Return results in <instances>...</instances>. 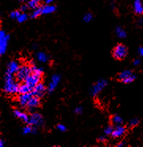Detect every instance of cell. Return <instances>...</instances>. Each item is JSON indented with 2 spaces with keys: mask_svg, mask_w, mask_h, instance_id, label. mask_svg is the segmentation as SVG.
<instances>
[{
  "mask_svg": "<svg viewBox=\"0 0 143 147\" xmlns=\"http://www.w3.org/2000/svg\"><path fill=\"white\" fill-rule=\"evenodd\" d=\"M111 123L115 126H119V125L123 124V120L122 119L119 115H114L111 116Z\"/></svg>",
  "mask_w": 143,
  "mask_h": 147,
  "instance_id": "obj_19",
  "label": "cell"
},
{
  "mask_svg": "<svg viewBox=\"0 0 143 147\" xmlns=\"http://www.w3.org/2000/svg\"><path fill=\"white\" fill-rule=\"evenodd\" d=\"M36 58H37V59H38L39 61L43 62V63L47 62L48 59V55L45 54V53H44V52H39L38 54L36 55Z\"/></svg>",
  "mask_w": 143,
  "mask_h": 147,
  "instance_id": "obj_24",
  "label": "cell"
},
{
  "mask_svg": "<svg viewBox=\"0 0 143 147\" xmlns=\"http://www.w3.org/2000/svg\"><path fill=\"white\" fill-rule=\"evenodd\" d=\"M108 85V82L105 79H101L97 82H96L91 88V95L92 96H96L98 95L99 93L106 86Z\"/></svg>",
  "mask_w": 143,
  "mask_h": 147,
  "instance_id": "obj_6",
  "label": "cell"
},
{
  "mask_svg": "<svg viewBox=\"0 0 143 147\" xmlns=\"http://www.w3.org/2000/svg\"><path fill=\"white\" fill-rule=\"evenodd\" d=\"M99 141L100 142H105V137H101L100 138H99Z\"/></svg>",
  "mask_w": 143,
  "mask_h": 147,
  "instance_id": "obj_37",
  "label": "cell"
},
{
  "mask_svg": "<svg viewBox=\"0 0 143 147\" xmlns=\"http://www.w3.org/2000/svg\"><path fill=\"white\" fill-rule=\"evenodd\" d=\"M32 97V93L20 94V96H18V102H19L20 105L22 106V107H26V106H28L29 100H31Z\"/></svg>",
  "mask_w": 143,
  "mask_h": 147,
  "instance_id": "obj_10",
  "label": "cell"
},
{
  "mask_svg": "<svg viewBox=\"0 0 143 147\" xmlns=\"http://www.w3.org/2000/svg\"><path fill=\"white\" fill-rule=\"evenodd\" d=\"M118 80L122 82L123 83L125 84H130L132 82L135 80L136 76L133 73V71L130 70H125L122 71L121 73L118 74Z\"/></svg>",
  "mask_w": 143,
  "mask_h": 147,
  "instance_id": "obj_3",
  "label": "cell"
},
{
  "mask_svg": "<svg viewBox=\"0 0 143 147\" xmlns=\"http://www.w3.org/2000/svg\"><path fill=\"white\" fill-rule=\"evenodd\" d=\"M124 143H125L124 142H120V144H118L117 146H123Z\"/></svg>",
  "mask_w": 143,
  "mask_h": 147,
  "instance_id": "obj_39",
  "label": "cell"
},
{
  "mask_svg": "<svg viewBox=\"0 0 143 147\" xmlns=\"http://www.w3.org/2000/svg\"><path fill=\"white\" fill-rule=\"evenodd\" d=\"M32 74L31 67L29 65H22L15 74V78L18 82H25Z\"/></svg>",
  "mask_w": 143,
  "mask_h": 147,
  "instance_id": "obj_2",
  "label": "cell"
},
{
  "mask_svg": "<svg viewBox=\"0 0 143 147\" xmlns=\"http://www.w3.org/2000/svg\"><path fill=\"white\" fill-rule=\"evenodd\" d=\"M45 91H46V89H45V85L41 82L38 83L36 86L32 90V96H38V97H42V96L45 95Z\"/></svg>",
  "mask_w": 143,
  "mask_h": 147,
  "instance_id": "obj_9",
  "label": "cell"
},
{
  "mask_svg": "<svg viewBox=\"0 0 143 147\" xmlns=\"http://www.w3.org/2000/svg\"><path fill=\"white\" fill-rule=\"evenodd\" d=\"M41 79V75H38V74H35L32 73L29 75V77L27 78V79L25 81V82H26L27 85H29V86L31 87L32 89H33L37 84L40 82Z\"/></svg>",
  "mask_w": 143,
  "mask_h": 147,
  "instance_id": "obj_8",
  "label": "cell"
},
{
  "mask_svg": "<svg viewBox=\"0 0 143 147\" xmlns=\"http://www.w3.org/2000/svg\"><path fill=\"white\" fill-rule=\"evenodd\" d=\"M127 47L123 44L117 45L112 51V55L113 57L117 60H122L127 56Z\"/></svg>",
  "mask_w": 143,
  "mask_h": 147,
  "instance_id": "obj_4",
  "label": "cell"
},
{
  "mask_svg": "<svg viewBox=\"0 0 143 147\" xmlns=\"http://www.w3.org/2000/svg\"><path fill=\"white\" fill-rule=\"evenodd\" d=\"M28 18V15L25 13L24 12H22V13H20L19 16L18 17V18H17V21L19 23H22L24 22H26V20Z\"/></svg>",
  "mask_w": 143,
  "mask_h": 147,
  "instance_id": "obj_25",
  "label": "cell"
},
{
  "mask_svg": "<svg viewBox=\"0 0 143 147\" xmlns=\"http://www.w3.org/2000/svg\"><path fill=\"white\" fill-rule=\"evenodd\" d=\"M29 7L28 5H22L21 8H20V10H21V12H26V10L29 9Z\"/></svg>",
  "mask_w": 143,
  "mask_h": 147,
  "instance_id": "obj_32",
  "label": "cell"
},
{
  "mask_svg": "<svg viewBox=\"0 0 143 147\" xmlns=\"http://www.w3.org/2000/svg\"><path fill=\"white\" fill-rule=\"evenodd\" d=\"M40 105V97L36 96H32V97L31 98V100H29V105H28V108H29V110L31 111H33L34 109H36V108H38L39 106Z\"/></svg>",
  "mask_w": 143,
  "mask_h": 147,
  "instance_id": "obj_13",
  "label": "cell"
},
{
  "mask_svg": "<svg viewBox=\"0 0 143 147\" xmlns=\"http://www.w3.org/2000/svg\"><path fill=\"white\" fill-rule=\"evenodd\" d=\"M13 114H14V115L16 116L17 118L20 119H21L22 121L24 122V123H29V117H30V116H29V115H27L26 113L21 112V111H19V110H17V109H15V110H13Z\"/></svg>",
  "mask_w": 143,
  "mask_h": 147,
  "instance_id": "obj_14",
  "label": "cell"
},
{
  "mask_svg": "<svg viewBox=\"0 0 143 147\" xmlns=\"http://www.w3.org/2000/svg\"><path fill=\"white\" fill-rule=\"evenodd\" d=\"M53 1L54 0H45V3H46V4H51Z\"/></svg>",
  "mask_w": 143,
  "mask_h": 147,
  "instance_id": "obj_36",
  "label": "cell"
},
{
  "mask_svg": "<svg viewBox=\"0 0 143 147\" xmlns=\"http://www.w3.org/2000/svg\"><path fill=\"white\" fill-rule=\"evenodd\" d=\"M4 146V144H3V140H1L0 141V146L1 147H3Z\"/></svg>",
  "mask_w": 143,
  "mask_h": 147,
  "instance_id": "obj_40",
  "label": "cell"
},
{
  "mask_svg": "<svg viewBox=\"0 0 143 147\" xmlns=\"http://www.w3.org/2000/svg\"><path fill=\"white\" fill-rule=\"evenodd\" d=\"M43 123H44V119H43V116L40 114L33 113V114L30 115L29 124L31 125L32 127H41Z\"/></svg>",
  "mask_w": 143,
  "mask_h": 147,
  "instance_id": "obj_5",
  "label": "cell"
},
{
  "mask_svg": "<svg viewBox=\"0 0 143 147\" xmlns=\"http://www.w3.org/2000/svg\"><path fill=\"white\" fill-rule=\"evenodd\" d=\"M5 83H4L3 90L9 94H16L18 93L19 85L13 81V74L7 73L5 75Z\"/></svg>",
  "mask_w": 143,
  "mask_h": 147,
  "instance_id": "obj_1",
  "label": "cell"
},
{
  "mask_svg": "<svg viewBox=\"0 0 143 147\" xmlns=\"http://www.w3.org/2000/svg\"><path fill=\"white\" fill-rule=\"evenodd\" d=\"M18 68H19V65L16 61H11L7 66V73H10L11 74H16Z\"/></svg>",
  "mask_w": 143,
  "mask_h": 147,
  "instance_id": "obj_15",
  "label": "cell"
},
{
  "mask_svg": "<svg viewBox=\"0 0 143 147\" xmlns=\"http://www.w3.org/2000/svg\"><path fill=\"white\" fill-rule=\"evenodd\" d=\"M138 23H139L140 26H143V19L142 18H141V19L138 21Z\"/></svg>",
  "mask_w": 143,
  "mask_h": 147,
  "instance_id": "obj_38",
  "label": "cell"
},
{
  "mask_svg": "<svg viewBox=\"0 0 143 147\" xmlns=\"http://www.w3.org/2000/svg\"><path fill=\"white\" fill-rule=\"evenodd\" d=\"M60 81V76L58 75V74H54L52 78H51V82L49 83L48 87V91L49 93H51L54 92V90L56 89L58 84Z\"/></svg>",
  "mask_w": 143,
  "mask_h": 147,
  "instance_id": "obj_11",
  "label": "cell"
},
{
  "mask_svg": "<svg viewBox=\"0 0 143 147\" xmlns=\"http://www.w3.org/2000/svg\"><path fill=\"white\" fill-rule=\"evenodd\" d=\"M133 63L134 66H138V65H139L140 64V60L139 59H135V60L134 61Z\"/></svg>",
  "mask_w": 143,
  "mask_h": 147,
  "instance_id": "obj_34",
  "label": "cell"
},
{
  "mask_svg": "<svg viewBox=\"0 0 143 147\" xmlns=\"http://www.w3.org/2000/svg\"><path fill=\"white\" fill-rule=\"evenodd\" d=\"M115 32H116L117 36L119 37V38H125L126 36H127V33L122 27H117L116 29H115Z\"/></svg>",
  "mask_w": 143,
  "mask_h": 147,
  "instance_id": "obj_22",
  "label": "cell"
},
{
  "mask_svg": "<svg viewBox=\"0 0 143 147\" xmlns=\"http://www.w3.org/2000/svg\"><path fill=\"white\" fill-rule=\"evenodd\" d=\"M134 10L137 14H143V4L142 3V0H134Z\"/></svg>",
  "mask_w": 143,
  "mask_h": 147,
  "instance_id": "obj_16",
  "label": "cell"
},
{
  "mask_svg": "<svg viewBox=\"0 0 143 147\" xmlns=\"http://www.w3.org/2000/svg\"><path fill=\"white\" fill-rule=\"evenodd\" d=\"M41 14H43V13H42V7H40L33 10V12L31 13V18H36L40 16Z\"/></svg>",
  "mask_w": 143,
  "mask_h": 147,
  "instance_id": "obj_23",
  "label": "cell"
},
{
  "mask_svg": "<svg viewBox=\"0 0 143 147\" xmlns=\"http://www.w3.org/2000/svg\"><path fill=\"white\" fill-rule=\"evenodd\" d=\"M57 128H58V130L59 131H62V132H64V131H67V127L64 126V125L63 124H59L57 126Z\"/></svg>",
  "mask_w": 143,
  "mask_h": 147,
  "instance_id": "obj_31",
  "label": "cell"
},
{
  "mask_svg": "<svg viewBox=\"0 0 143 147\" xmlns=\"http://www.w3.org/2000/svg\"><path fill=\"white\" fill-rule=\"evenodd\" d=\"M32 89L29 86V85L25 82V83L19 85V89H18V93L20 94H23V93H28L32 92Z\"/></svg>",
  "mask_w": 143,
  "mask_h": 147,
  "instance_id": "obj_18",
  "label": "cell"
},
{
  "mask_svg": "<svg viewBox=\"0 0 143 147\" xmlns=\"http://www.w3.org/2000/svg\"><path fill=\"white\" fill-rule=\"evenodd\" d=\"M56 10V7L54 5H49L47 4L44 7H42V13L43 14H48V13H51L55 12Z\"/></svg>",
  "mask_w": 143,
  "mask_h": 147,
  "instance_id": "obj_17",
  "label": "cell"
},
{
  "mask_svg": "<svg viewBox=\"0 0 143 147\" xmlns=\"http://www.w3.org/2000/svg\"><path fill=\"white\" fill-rule=\"evenodd\" d=\"M83 20L86 22H91L92 20V14L91 13H87L85 14V16H84V18Z\"/></svg>",
  "mask_w": 143,
  "mask_h": 147,
  "instance_id": "obj_28",
  "label": "cell"
},
{
  "mask_svg": "<svg viewBox=\"0 0 143 147\" xmlns=\"http://www.w3.org/2000/svg\"><path fill=\"white\" fill-rule=\"evenodd\" d=\"M33 130H32V126L31 125H28V126H26L25 127L23 128V134H29V133H31L32 132Z\"/></svg>",
  "mask_w": 143,
  "mask_h": 147,
  "instance_id": "obj_27",
  "label": "cell"
},
{
  "mask_svg": "<svg viewBox=\"0 0 143 147\" xmlns=\"http://www.w3.org/2000/svg\"><path fill=\"white\" fill-rule=\"evenodd\" d=\"M138 123H139V119L137 118H134L129 122V127H136L137 125H138Z\"/></svg>",
  "mask_w": 143,
  "mask_h": 147,
  "instance_id": "obj_26",
  "label": "cell"
},
{
  "mask_svg": "<svg viewBox=\"0 0 143 147\" xmlns=\"http://www.w3.org/2000/svg\"><path fill=\"white\" fill-rule=\"evenodd\" d=\"M138 52H139V55L141 56H143V47L139 48V50H138Z\"/></svg>",
  "mask_w": 143,
  "mask_h": 147,
  "instance_id": "obj_35",
  "label": "cell"
},
{
  "mask_svg": "<svg viewBox=\"0 0 143 147\" xmlns=\"http://www.w3.org/2000/svg\"><path fill=\"white\" fill-rule=\"evenodd\" d=\"M74 112L76 114H81L82 112V107H78V108L74 109Z\"/></svg>",
  "mask_w": 143,
  "mask_h": 147,
  "instance_id": "obj_33",
  "label": "cell"
},
{
  "mask_svg": "<svg viewBox=\"0 0 143 147\" xmlns=\"http://www.w3.org/2000/svg\"><path fill=\"white\" fill-rule=\"evenodd\" d=\"M20 13H21V12L18 11V10L13 11V12H11V13H10V18H15V19H17L18 17L19 16Z\"/></svg>",
  "mask_w": 143,
  "mask_h": 147,
  "instance_id": "obj_30",
  "label": "cell"
},
{
  "mask_svg": "<svg viewBox=\"0 0 143 147\" xmlns=\"http://www.w3.org/2000/svg\"><path fill=\"white\" fill-rule=\"evenodd\" d=\"M21 2H26V1H29V0H20Z\"/></svg>",
  "mask_w": 143,
  "mask_h": 147,
  "instance_id": "obj_41",
  "label": "cell"
},
{
  "mask_svg": "<svg viewBox=\"0 0 143 147\" xmlns=\"http://www.w3.org/2000/svg\"><path fill=\"white\" fill-rule=\"evenodd\" d=\"M113 130H114V128L112 127L111 126H108V127H107L105 129V134H106V135H109V134H111V135Z\"/></svg>",
  "mask_w": 143,
  "mask_h": 147,
  "instance_id": "obj_29",
  "label": "cell"
},
{
  "mask_svg": "<svg viewBox=\"0 0 143 147\" xmlns=\"http://www.w3.org/2000/svg\"><path fill=\"white\" fill-rule=\"evenodd\" d=\"M40 3H41V0H29L27 5L29 6V7L30 9L34 10L36 8L40 7Z\"/></svg>",
  "mask_w": 143,
  "mask_h": 147,
  "instance_id": "obj_20",
  "label": "cell"
},
{
  "mask_svg": "<svg viewBox=\"0 0 143 147\" xmlns=\"http://www.w3.org/2000/svg\"><path fill=\"white\" fill-rule=\"evenodd\" d=\"M9 38H10V36L7 35L3 30L0 31V54L1 55H3L7 51Z\"/></svg>",
  "mask_w": 143,
  "mask_h": 147,
  "instance_id": "obj_7",
  "label": "cell"
},
{
  "mask_svg": "<svg viewBox=\"0 0 143 147\" xmlns=\"http://www.w3.org/2000/svg\"><path fill=\"white\" fill-rule=\"evenodd\" d=\"M31 67V70H32V73L35 74H38V75H43V69L37 67L36 65L32 64L30 66Z\"/></svg>",
  "mask_w": 143,
  "mask_h": 147,
  "instance_id": "obj_21",
  "label": "cell"
},
{
  "mask_svg": "<svg viewBox=\"0 0 143 147\" xmlns=\"http://www.w3.org/2000/svg\"><path fill=\"white\" fill-rule=\"evenodd\" d=\"M126 128L123 127L122 125L119 126H115V127L114 128V130L112 131V134L111 136L114 138H120L122 136H123L125 133H126Z\"/></svg>",
  "mask_w": 143,
  "mask_h": 147,
  "instance_id": "obj_12",
  "label": "cell"
}]
</instances>
